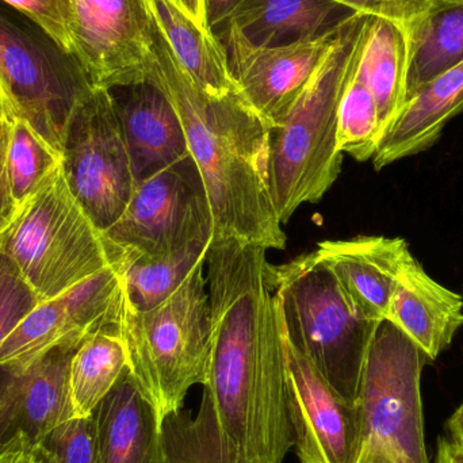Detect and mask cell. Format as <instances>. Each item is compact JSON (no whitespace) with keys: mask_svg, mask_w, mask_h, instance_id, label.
<instances>
[{"mask_svg":"<svg viewBox=\"0 0 463 463\" xmlns=\"http://www.w3.org/2000/svg\"><path fill=\"white\" fill-rule=\"evenodd\" d=\"M212 353L194 416L163 424L171 463H283L294 448L279 296L267 250L237 240L206 255Z\"/></svg>","mask_w":463,"mask_h":463,"instance_id":"cell-1","label":"cell"},{"mask_svg":"<svg viewBox=\"0 0 463 463\" xmlns=\"http://www.w3.org/2000/svg\"><path fill=\"white\" fill-rule=\"evenodd\" d=\"M171 100L184 127L213 219V241L237 240L266 250L286 247L269 184V125L241 92L201 91L176 61L155 24L149 80Z\"/></svg>","mask_w":463,"mask_h":463,"instance_id":"cell-2","label":"cell"},{"mask_svg":"<svg viewBox=\"0 0 463 463\" xmlns=\"http://www.w3.org/2000/svg\"><path fill=\"white\" fill-rule=\"evenodd\" d=\"M367 16L350 13L337 22L331 48L269 133V193L280 224L304 203H318L342 171L340 100Z\"/></svg>","mask_w":463,"mask_h":463,"instance_id":"cell-3","label":"cell"},{"mask_svg":"<svg viewBox=\"0 0 463 463\" xmlns=\"http://www.w3.org/2000/svg\"><path fill=\"white\" fill-rule=\"evenodd\" d=\"M206 260L157 307L136 312L121 304L118 334L128 370L160 426L181 412L190 389L203 385L212 353Z\"/></svg>","mask_w":463,"mask_h":463,"instance_id":"cell-4","label":"cell"},{"mask_svg":"<svg viewBox=\"0 0 463 463\" xmlns=\"http://www.w3.org/2000/svg\"><path fill=\"white\" fill-rule=\"evenodd\" d=\"M0 253L15 264L40 302H45L111 266L119 250L81 208L61 167L18 206L0 233Z\"/></svg>","mask_w":463,"mask_h":463,"instance_id":"cell-5","label":"cell"},{"mask_svg":"<svg viewBox=\"0 0 463 463\" xmlns=\"http://www.w3.org/2000/svg\"><path fill=\"white\" fill-rule=\"evenodd\" d=\"M272 271L288 339L340 396L355 402L381 323L354 312L315 250Z\"/></svg>","mask_w":463,"mask_h":463,"instance_id":"cell-6","label":"cell"},{"mask_svg":"<svg viewBox=\"0 0 463 463\" xmlns=\"http://www.w3.org/2000/svg\"><path fill=\"white\" fill-rule=\"evenodd\" d=\"M427 354L391 321L370 345L355 405L361 426L356 463H429L421 373Z\"/></svg>","mask_w":463,"mask_h":463,"instance_id":"cell-7","label":"cell"},{"mask_svg":"<svg viewBox=\"0 0 463 463\" xmlns=\"http://www.w3.org/2000/svg\"><path fill=\"white\" fill-rule=\"evenodd\" d=\"M0 75L14 117L29 122L62 155L71 119L95 90L75 60L0 11Z\"/></svg>","mask_w":463,"mask_h":463,"instance_id":"cell-8","label":"cell"},{"mask_svg":"<svg viewBox=\"0 0 463 463\" xmlns=\"http://www.w3.org/2000/svg\"><path fill=\"white\" fill-rule=\"evenodd\" d=\"M62 173L98 230L113 227L132 198L136 178L110 90L95 89L73 114Z\"/></svg>","mask_w":463,"mask_h":463,"instance_id":"cell-9","label":"cell"},{"mask_svg":"<svg viewBox=\"0 0 463 463\" xmlns=\"http://www.w3.org/2000/svg\"><path fill=\"white\" fill-rule=\"evenodd\" d=\"M105 236L130 256L163 255L197 240H213L211 206L193 157L138 181Z\"/></svg>","mask_w":463,"mask_h":463,"instance_id":"cell-10","label":"cell"},{"mask_svg":"<svg viewBox=\"0 0 463 463\" xmlns=\"http://www.w3.org/2000/svg\"><path fill=\"white\" fill-rule=\"evenodd\" d=\"M71 57L94 89L149 80L155 21L146 0H65Z\"/></svg>","mask_w":463,"mask_h":463,"instance_id":"cell-11","label":"cell"},{"mask_svg":"<svg viewBox=\"0 0 463 463\" xmlns=\"http://www.w3.org/2000/svg\"><path fill=\"white\" fill-rule=\"evenodd\" d=\"M122 288L117 260L89 279L40 302L0 347V367L30 366L60 345H80L102 329L118 326Z\"/></svg>","mask_w":463,"mask_h":463,"instance_id":"cell-12","label":"cell"},{"mask_svg":"<svg viewBox=\"0 0 463 463\" xmlns=\"http://www.w3.org/2000/svg\"><path fill=\"white\" fill-rule=\"evenodd\" d=\"M337 22L312 40L269 46L256 45L232 22L220 29L219 38L240 92L271 129L288 113L331 48Z\"/></svg>","mask_w":463,"mask_h":463,"instance_id":"cell-13","label":"cell"},{"mask_svg":"<svg viewBox=\"0 0 463 463\" xmlns=\"http://www.w3.org/2000/svg\"><path fill=\"white\" fill-rule=\"evenodd\" d=\"M285 331V326H283ZM294 450L299 463H356L361 426L355 402L340 396L285 331Z\"/></svg>","mask_w":463,"mask_h":463,"instance_id":"cell-14","label":"cell"},{"mask_svg":"<svg viewBox=\"0 0 463 463\" xmlns=\"http://www.w3.org/2000/svg\"><path fill=\"white\" fill-rule=\"evenodd\" d=\"M79 345H60L30 366L0 367V443L18 434L37 445L73 419L70 364Z\"/></svg>","mask_w":463,"mask_h":463,"instance_id":"cell-15","label":"cell"},{"mask_svg":"<svg viewBox=\"0 0 463 463\" xmlns=\"http://www.w3.org/2000/svg\"><path fill=\"white\" fill-rule=\"evenodd\" d=\"M315 253L354 312L378 323L385 320L402 269L413 256L404 239L383 236L323 241Z\"/></svg>","mask_w":463,"mask_h":463,"instance_id":"cell-16","label":"cell"},{"mask_svg":"<svg viewBox=\"0 0 463 463\" xmlns=\"http://www.w3.org/2000/svg\"><path fill=\"white\" fill-rule=\"evenodd\" d=\"M110 91L136 184L190 156L181 118L156 84L144 81Z\"/></svg>","mask_w":463,"mask_h":463,"instance_id":"cell-17","label":"cell"},{"mask_svg":"<svg viewBox=\"0 0 463 463\" xmlns=\"http://www.w3.org/2000/svg\"><path fill=\"white\" fill-rule=\"evenodd\" d=\"M99 463H171L156 413L125 370L92 413Z\"/></svg>","mask_w":463,"mask_h":463,"instance_id":"cell-18","label":"cell"},{"mask_svg":"<svg viewBox=\"0 0 463 463\" xmlns=\"http://www.w3.org/2000/svg\"><path fill=\"white\" fill-rule=\"evenodd\" d=\"M385 320L434 362L463 326V297L432 279L412 256L402 269Z\"/></svg>","mask_w":463,"mask_h":463,"instance_id":"cell-19","label":"cell"},{"mask_svg":"<svg viewBox=\"0 0 463 463\" xmlns=\"http://www.w3.org/2000/svg\"><path fill=\"white\" fill-rule=\"evenodd\" d=\"M463 113V61L405 99L383 133L373 162L377 170L415 156L437 143L446 125Z\"/></svg>","mask_w":463,"mask_h":463,"instance_id":"cell-20","label":"cell"},{"mask_svg":"<svg viewBox=\"0 0 463 463\" xmlns=\"http://www.w3.org/2000/svg\"><path fill=\"white\" fill-rule=\"evenodd\" d=\"M157 29L193 83L214 98L240 92L219 35L168 0H146Z\"/></svg>","mask_w":463,"mask_h":463,"instance_id":"cell-21","label":"cell"},{"mask_svg":"<svg viewBox=\"0 0 463 463\" xmlns=\"http://www.w3.org/2000/svg\"><path fill=\"white\" fill-rule=\"evenodd\" d=\"M355 71L374 97L385 133L407 98L408 45L404 30L388 19L367 16L356 45Z\"/></svg>","mask_w":463,"mask_h":463,"instance_id":"cell-22","label":"cell"},{"mask_svg":"<svg viewBox=\"0 0 463 463\" xmlns=\"http://www.w3.org/2000/svg\"><path fill=\"white\" fill-rule=\"evenodd\" d=\"M342 8L331 0H245L231 22L256 45H280L323 34Z\"/></svg>","mask_w":463,"mask_h":463,"instance_id":"cell-23","label":"cell"},{"mask_svg":"<svg viewBox=\"0 0 463 463\" xmlns=\"http://www.w3.org/2000/svg\"><path fill=\"white\" fill-rule=\"evenodd\" d=\"M212 242V239H201L157 256H130L119 250L117 267L122 305L144 312L162 304L178 290L198 263L206 260Z\"/></svg>","mask_w":463,"mask_h":463,"instance_id":"cell-24","label":"cell"},{"mask_svg":"<svg viewBox=\"0 0 463 463\" xmlns=\"http://www.w3.org/2000/svg\"><path fill=\"white\" fill-rule=\"evenodd\" d=\"M405 35L408 98L463 61V3H437Z\"/></svg>","mask_w":463,"mask_h":463,"instance_id":"cell-25","label":"cell"},{"mask_svg":"<svg viewBox=\"0 0 463 463\" xmlns=\"http://www.w3.org/2000/svg\"><path fill=\"white\" fill-rule=\"evenodd\" d=\"M128 369L118 326L95 332L83 340L70 364V400L73 418H89Z\"/></svg>","mask_w":463,"mask_h":463,"instance_id":"cell-26","label":"cell"},{"mask_svg":"<svg viewBox=\"0 0 463 463\" xmlns=\"http://www.w3.org/2000/svg\"><path fill=\"white\" fill-rule=\"evenodd\" d=\"M61 167L62 155L52 148L29 122L19 117L10 119L7 171L16 205L43 189Z\"/></svg>","mask_w":463,"mask_h":463,"instance_id":"cell-27","label":"cell"},{"mask_svg":"<svg viewBox=\"0 0 463 463\" xmlns=\"http://www.w3.org/2000/svg\"><path fill=\"white\" fill-rule=\"evenodd\" d=\"M383 133L374 97L356 75L354 52L347 83L340 100L337 146L342 154L351 155L358 162H366L374 157Z\"/></svg>","mask_w":463,"mask_h":463,"instance_id":"cell-28","label":"cell"},{"mask_svg":"<svg viewBox=\"0 0 463 463\" xmlns=\"http://www.w3.org/2000/svg\"><path fill=\"white\" fill-rule=\"evenodd\" d=\"M45 463H99L94 416L59 424L37 443Z\"/></svg>","mask_w":463,"mask_h":463,"instance_id":"cell-29","label":"cell"},{"mask_svg":"<svg viewBox=\"0 0 463 463\" xmlns=\"http://www.w3.org/2000/svg\"><path fill=\"white\" fill-rule=\"evenodd\" d=\"M38 304L40 299L15 264L0 253V347Z\"/></svg>","mask_w":463,"mask_h":463,"instance_id":"cell-30","label":"cell"},{"mask_svg":"<svg viewBox=\"0 0 463 463\" xmlns=\"http://www.w3.org/2000/svg\"><path fill=\"white\" fill-rule=\"evenodd\" d=\"M29 18L65 54L71 56L65 0H0Z\"/></svg>","mask_w":463,"mask_h":463,"instance_id":"cell-31","label":"cell"},{"mask_svg":"<svg viewBox=\"0 0 463 463\" xmlns=\"http://www.w3.org/2000/svg\"><path fill=\"white\" fill-rule=\"evenodd\" d=\"M351 13L388 19L399 24L405 33L424 14L429 13L438 0H331Z\"/></svg>","mask_w":463,"mask_h":463,"instance_id":"cell-32","label":"cell"},{"mask_svg":"<svg viewBox=\"0 0 463 463\" xmlns=\"http://www.w3.org/2000/svg\"><path fill=\"white\" fill-rule=\"evenodd\" d=\"M10 121L0 128V233L7 228L18 211L11 193L7 171V144Z\"/></svg>","mask_w":463,"mask_h":463,"instance_id":"cell-33","label":"cell"},{"mask_svg":"<svg viewBox=\"0 0 463 463\" xmlns=\"http://www.w3.org/2000/svg\"><path fill=\"white\" fill-rule=\"evenodd\" d=\"M0 463H45L37 446L24 434L0 443Z\"/></svg>","mask_w":463,"mask_h":463,"instance_id":"cell-34","label":"cell"},{"mask_svg":"<svg viewBox=\"0 0 463 463\" xmlns=\"http://www.w3.org/2000/svg\"><path fill=\"white\" fill-rule=\"evenodd\" d=\"M205 2V16L208 29L216 33L230 24L245 0H203Z\"/></svg>","mask_w":463,"mask_h":463,"instance_id":"cell-35","label":"cell"},{"mask_svg":"<svg viewBox=\"0 0 463 463\" xmlns=\"http://www.w3.org/2000/svg\"><path fill=\"white\" fill-rule=\"evenodd\" d=\"M435 463H463V450L459 442L451 438H440Z\"/></svg>","mask_w":463,"mask_h":463,"instance_id":"cell-36","label":"cell"},{"mask_svg":"<svg viewBox=\"0 0 463 463\" xmlns=\"http://www.w3.org/2000/svg\"><path fill=\"white\" fill-rule=\"evenodd\" d=\"M168 2L175 5L179 10L184 11L186 15H189L193 21L208 29L205 16V2L203 0H168Z\"/></svg>","mask_w":463,"mask_h":463,"instance_id":"cell-37","label":"cell"},{"mask_svg":"<svg viewBox=\"0 0 463 463\" xmlns=\"http://www.w3.org/2000/svg\"><path fill=\"white\" fill-rule=\"evenodd\" d=\"M13 108H11V100L8 98L7 90H5V81L0 75V128L7 124L13 118Z\"/></svg>","mask_w":463,"mask_h":463,"instance_id":"cell-38","label":"cell"},{"mask_svg":"<svg viewBox=\"0 0 463 463\" xmlns=\"http://www.w3.org/2000/svg\"><path fill=\"white\" fill-rule=\"evenodd\" d=\"M448 430L451 439L463 440V402L461 407L449 419Z\"/></svg>","mask_w":463,"mask_h":463,"instance_id":"cell-39","label":"cell"},{"mask_svg":"<svg viewBox=\"0 0 463 463\" xmlns=\"http://www.w3.org/2000/svg\"><path fill=\"white\" fill-rule=\"evenodd\" d=\"M438 3H463V0H438Z\"/></svg>","mask_w":463,"mask_h":463,"instance_id":"cell-40","label":"cell"},{"mask_svg":"<svg viewBox=\"0 0 463 463\" xmlns=\"http://www.w3.org/2000/svg\"><path fill=\"white\" fill-rule=\"evenodd\" d=\"M456 440V439H454ZM457 442H459V445H461L462 450H463V440H457Z\"/></svg>","mask_w":463,"mask_h":463,"instance_id":"cell-41","label":"cell"},{"mask_svg":"<svg viewBox=\"0 0 463 463\" xmlns=\"http://www.w3.org/2000/svg\"><path fill=\"white\" fill-rule=\"evenodd\" d=\"M462 297H463V294H462Z\"/></svg>","mask_w":463,"mask_h":463,"instance_id":"cell-42","label":"cell"}]
</instances>
